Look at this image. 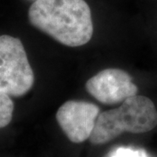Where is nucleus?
<instances>
[{
  "instance_id": "f03ea898",
  "label": "nucleus",
  "mask_w": 157,
  "mask_h": 157,
  "mask_svg": "<svg viewBox=\"0 0 157 157\" xmlns=\"http://www.w3.org/2000/svg\"><path fill=\"white\" fill-rule=\"evenodd\" d=\"M157 126V110L153 101L145 96L134 95L117 108L100 113L90 135L94 145H103L123 133L143 134Z\"/></svg>"
},
{
  "instance_id": "423d86ee",
  "label": "nucleus",
  "mask_w": 157,
  "mask_h": 157,
  "mask_svg": "<svg viewBox=\"0 0 157 157\" xmlns=\"http://www.w3.org/2000/svg\"><path fill=\"white\" fill-rule=\"evenodd\" d=\"M14 103L10 95L0 91V128H6L12 120Z\"/></svg>"
},
{
  "instance_id": "7ed1b4c3",
  "label": "nucleus",
  "mask_w": 157,
  "mask_h": 157,
  "mask_svg": "<svg viewBox=\"0 0 157 157\" xmlns=\"http://www.w3.org/2000/svg\"><path fill=\"white\" fill-rule=\"evenodd\" d=\"M34 84L33 70L20 39L0 36V91L13 97L26 94Z\"/></svg>"
},
{
  "instance_id": "0eeeda50",
  "label": "nucleus",
  "mask_w": 157,
  "mask_h": 157,
  "mask_svg": "<svg viewBox=\"0 0 157 157\" xmlns=\"http://www.w3.org/2000/svg\"><path fill=\"white\" fill-rule=\"evenodd\" d=\"M110 157H148L143 149H133L130 147H119L112 153Z\"/></svg>"
},
{
  "instance_id": "20e7f679",
  "label": "nucleus",
  "mask_w": 157,
  "mask_h": 157,
  "mask_svg": "<svg viewBox=\"0 0 157 157\" xmlns=\"http://www.w3.org/2000/svg\"><path fill=\"white\" fill-rule=\"evenodd\" d=\"M86 89L90 95L105 105L122 103L138 93L132 77L118 68H107L91 77L86 83Z\"/></svg>"
},
{
  "instance_id": "39448f33",
  "label": "nucleus",
  "mask_w": 157,
  "mask_h": 157,
  "mask_svg": "<svg viewBox=\"0 0 157 157\" xmlns=\"http://www.w3.org/2000/svg\"><path fill=\"white\" fill-rule=\"evenodd\" d=\"M99 113L100 107L94 103L68 101L58 109L56 120L70 141L81 143L89 139Z\"/></svg>"
},
{
  "instance_id": "f257e3e1",
  "label": "nucleus",
  "mask_w": 157,
  "mask_h": 157,
  "mask_svg": "<svg viewBox=\"0 0 157 157\" xmlns=\"http://www.w3.org/2000/svg\"><path fill=\"white\" fill-rule=\"evenodd\" d=\"M28 18L35 28L70 47L87 44L94 34L91 9L85 0H36Z\"/></svg>"
}]
</instances>
